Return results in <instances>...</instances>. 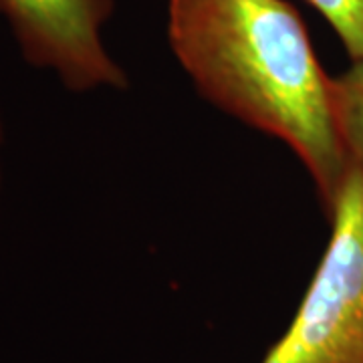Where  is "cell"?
I'll list each match as a JSON object with an SVG mask.
<instances>
[{
    "instance_id": "obj_1",
    "label": "cell",
    "mask_w": 363,
    "mask_h": 363,
    "mask_svg": "<svg viewBox=\"0 0 363 363\" xmlns=\"http://www.w3.org/2000/svg\"><path fill=\"white\" fill-rule=\"evenodd\" d=\"M168 43L210 104L297 154L329 214L351 162L333 77L297 9L286 0H168Z\"/></svg>"
},
{
    "instance_id": "obj_2",
    "label": "cell",
    "mask_w": 363,
    "mask_h": 363,
    "mask_svg": "<svg viewBox=\"0 0 363 363\" xmlns=\"http://www.w3.org/2000/svg\"><path fill=\"white\" fill-rule=\"evenodd\" d=\"M331 236L291 325L260 363H363V174L351 164Z\"/></svg>"
},
{
    "instance_id": "obj_3",
    "label": "cell",
    "mask_w": 363,
    "mask_h": 363,
    "mask_svg": "<svg viewBox=\"0 0 363 363\" xmlns=\"http://www.w3.org/2000/svg\"><path fill=\"white\" fill-rule=\"evenodd\" d=\"M116 0H0L28 65L51 71L67 91L123 89L128 77L109 55L104 26Z\"/></svg>"
},
{
    "instance_id": "obj_4",
    "label": "cell",
    "mask_w": 363,
    "mask_h": 363,
    "mask_svg": "<svg viewBox=\"0 0 363 363\" xmlns=\"http://www.w3.org/2000/svg\"><path fill=\"white\" fill-rule=\"evenodd\" d=\"M333 105L350 162L363 174V61L333 77Z\"/></svg>"
},
{
    "instance_id": "obj_5",
    "label": "cell",
    "mask_w": 363,
    "mask_h": 363,
    "mask_svg": "<svg viewBox=\"0 0 363 363\" xmlns=\"http://www.w3.org/2000/svg\"><path fill=\"white\" fill-rule=\"evenodd\" d=\"M335 30L351 63L363 61V0H307Z\"/></svg>"
},
{
    "instance_id": "obj_6",
    "label": "cell",
    "mask_w": 363,
    "mask_h": 363,
    "mask_svg": "<svg viewBox=\"0 0 363 363\" xmlns=\"http://www.w3.org/2000/svg\"><path fill=\"white\" fill-rule=\"evenodd\" d=\"M2 145H4V117L0 109V190H2Z\"/></svg>"
}]
</instances>
